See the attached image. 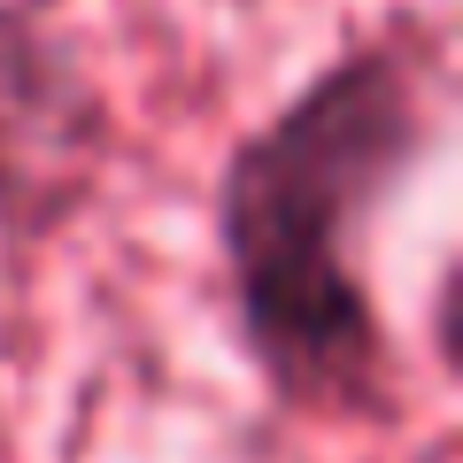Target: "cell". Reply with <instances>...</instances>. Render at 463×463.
<instances>
[{"label": "cell", "mask_w": 463, "mask_h": 463, "mask_svg": "<svg viewBox=\"0 0 463 463\" xmlns=\"http://www.w3.org/2000/svg\"><path fill=\"white\" fill-rule=\"evenodd\" d=\"M109 170V109L70 39L32 0H0V240L70 232Z\"/></svg>", "instance_id": "2"}, {"label": "cell", "mask_w": 463, "mask_h": 463, "mask_svg": "<svg viewBox=\"0 0 463 463\" xmlns=\"http://www.w3.org/2000/svg\"><path fill=\"white\" fill-rule=\"evenodd\" d=\"M440 116L448 78L432 39L379 32L270 109L216 178L240 355L263 394L309 425H386L402 410L364 248L394 185L432 155Z\"/></svg>", "instance_id": "1"}]
</instances>
